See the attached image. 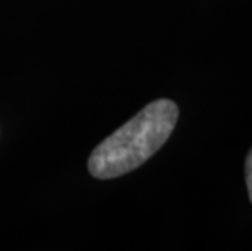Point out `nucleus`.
I'll return each instance as SVG.
<instances>
[{
	"mask_svg": "<svg viewBox=\"0 0 252 251\" xmlns=\"http://www.w3.org/2000/svg\"><path fill=\"white\" fill-rule=\"evenodd\" d=\"M246 184H248L249 199L252 202V148L249 150L248 157H246Z\"/></svg>",
	"mask_w": 252,
	"mask_h": 251,
	"instance_id": "obj_2",
	"label": "nucleus"
},
{
	"mask_svg": "<svg viewBox=\"0 0 252 251\" xmlns=\"http://www.w3.org/2000/svg\"><path fill=\"white\" fill-rule=\"evenodd\" d=\"M178 116L179 109L171 100L152 101L94 148L88 160L90 173L109 179L138 168L164 145Z\"/></svg>",
	"mask_w": 252,
	"mask_h": 251,
	"instance_id": "obj_1",
	"label": "nucleus"
}]
</instances>
